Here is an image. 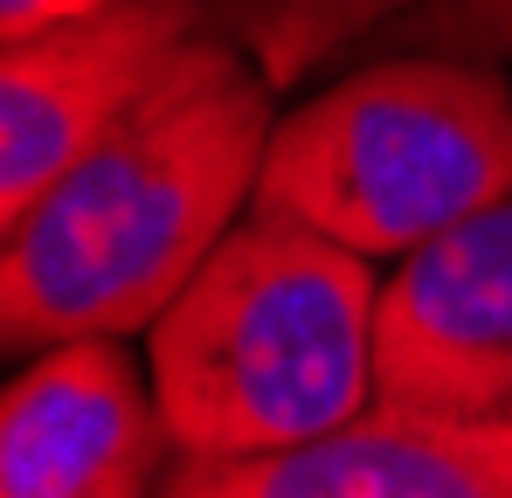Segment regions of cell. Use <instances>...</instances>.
Here are the masks:
<instances>
[{
    "label": "cell",
    "mask_w": 512,
    "mask_h": 498,
    "mask_svg": "<svg viewBox=\"0 0 512 498\" xmlns=\"http://www.w3.org/2000/svg\"><path fill=\"white\" fill-rule=\"evenodd\" d=\"M270 132V77L222 28L194 35L167 77L0 229L7 353L153 332L256 208Z\"/></svg>",
    "instance_id": "cell-1"
},
{
    "label": "cell",
    "mask_w": 512,
    "mask_h": 498,
    "mask_svg": "<svg viewBox=\"0 0 512 498\" xmlns=\"http://www.w3.org/2000/svg\"><path fill=\"white\" fill-rule=\"evenodd\" d=\"M180 457H270L381 409L374 256L256 201L146 332Z\"/></svg>",
    "instance_id": "cell-2"
},
{
    "label": "cell",
    "mask_w": 512,
    "mask_h": 498,
    "mask_svg": "<svg viewBox=\"0 0 512 498\" xmlns=\"http://www.w3.org/2000/svg\"><path fill=\"white\" fill-rule=\"evenodd\" d=\"M512 194V83L499 63L395 49L277 118L256 201L353 256H416Z\"/></svg>",
    "instance_id": "cell-3"
},
{
    "label": "cell",
    "mask_w": 512,
    "mask_h": 498,
    "mask_svg": "<svg viewBox=\"0 0 512 498\" xmlns=\"http://www.w3.org/2000/svg\"><path fill=\"white\" fill-rule=\"evenodd\" d=\"M215 28L208 0H111L35 35L0 42V229L97 146L194 35Z\"/></svg>",
    "instance_id": "cell-4"
},
{
    "label": "cell",
    "mask_w": 512,
    "mask_h": 498,
    "mask_svg": "<svg viewBox=\"0 0 512 498\" xmlns=\"http://www.w3.org/2000/svg\"><path fill=\"white\" fill-rule=\"evenodd\" d=\"M512 402V194L381 277V409L478 429Z\"/></svg>",
    "instance_id": "cell-5"
},
{
    "label": "cell",
    "mask_w": 512,
    "mask_h": 498,
    "mask_svg": "<svg viewBox=\"0 0 512 498\" xmlns=\"http://www.w3.org/2000/svg\"><path fill=\"white\" fill-rule=\"evenodd\" d=\"M173 464L153 374L125 339H63L7 374L0 498H160Z\"/></svg>",
    "instance_id": "cell-6"
},
{
    "label": "cell",
    "mask_w": 512,
    "mask_h": 498,
    "mask_svg": "<svg viewBox=\"0 0 512 498\" xmlns=\"http://www.w3.org/2000/svg\"><path fill=\"white\" fill-rule=\"evenodd\" d=\"M160 498H512V450L492 429L374 409L270 457H180Z\"/></svg>",
    "instance_id": "cell-7"
},
{
    "label": "cell",
    "mask_w": 512,
    "mask_h": 498,
    "mask_svg": "<svg viewBox=\"0 0 512 498\" xmlns=\"http://www.w3.org/2000/svg\"><path fill=\"white\" fill-rule=\"evenodd\" d=\"M215 28L270 77V90H298L367 42H388L423 0H208Z\"/></svg>",
    "instance_id": "cell-8"
},
{
    "label": "cell",
    "mask_w": 512,
    "mask_h": 498,
    "mask_svg": "<svg viewBox=\"0 0 512 498\" xmlns=\"http://www.w3.org/2000/svg\"><path fill=\"white\" fill-rule=\"evenodd\" d=\"M388 42L395 49H443V56L506 63L512 56V0H423Z\"/></svg>",
    "instance_id": "cell-9"
},
{
    "label": "cell",
    "mask_w": 512,
    "mask_h": 498,
    "mask_svg": "<svg viewBox=\"0 0 512 498\" xmlns=\"http://www.w3.org/2000/svg\"><path fill=\"white\" fill-rule=\"evenodd\" d=\"M90 7H111V0H0V42L35 35L49 21H70V14H90Z\"/></svg>",
    "instance_id": "cell-10"
},
{
    "label": "cell",
    "mask_w": 512,
    "mask_h": 498,
    "mask_svg": "<svg viewBox=\"0 0 512 498\" xmlns=\"http://www.w3.org/2000/svg\"><path fill=\"white\" fill-rule=\"evenodd\" d=\"M478 429H492V436H499V443H506V450H512V402H506V409H499V415H492V422H478Z\"/></svg>",
    "instance_id": "cell-11"
}]
</instances>
